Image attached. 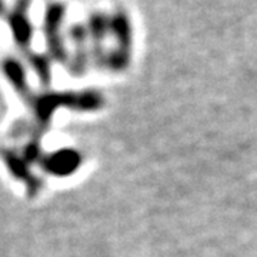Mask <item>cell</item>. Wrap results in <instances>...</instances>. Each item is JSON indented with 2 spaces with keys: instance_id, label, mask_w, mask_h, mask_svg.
Returning a JSON list of instances; mask_svg holds the SVG:
<instances>
[{
  "instance_id": "obj_1",
  "label": "cell",
  "mask_w": 257,
  "mask_h": 257,
  "mask_svg": "<svg viewBox=\"0 0 257 257\" xmlns=\"http://www.w3.org/2000/svg\"><path fill=\"white\" fill-rule=\"evenodd\" d=\"M3 13H5V2L0 0V15H3Z\"/></svg>"
}]
</instances>
